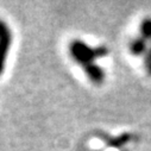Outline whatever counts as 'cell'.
Instances as JSON below:
<instances>
[{
    "label": "cell",
    "instance_id": "obj_1",
    "mask_svg": "<svg viewBox=\"0 0 151 151\" xmlns=\"http://www.w3.org/2000/svg\"><path fill=\"white\" fill-rule=\"evenodd\" d=\"M11 42H12V36H11L10 27L5 22L0 19V75L5 70L6 57L10 50Z\"/></svg>",
    "mask_w": 151,
    "mask_h": 151
}]
</instances>
